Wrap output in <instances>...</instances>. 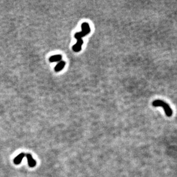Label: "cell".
<instances>
[{"instance_id": "cell-1", "label": "cell", "mask_w": 177, "mask_h": 177, "mask_svg": "<svg viewBox=\"0 0 177 177\" xmlns=\"http://www.w3.org/2000/svg\"><path fill=\"white\" fill-rule=\"evenodd\" d=\"M153 107H163L165 114L168 117H171L173 115V110L170 106L165 101L161 100H155L152 102Z\"/></svg>"}, {"instance_id": "cell-2", "label": "cell", "mask_w": 177, "mask_h": 177, "mask_svg": "<svg viewBox=\"0 0 177 177\" xmlns=\"http://www.w3.org/2000/svg\"><path fill=\"white\" fill-rule=\"evenodd\" d=\"M25 156H27V158L29 166L31 167H33L35 166V165L36 164V161H35V159L33 158V157L32 156V155L30 154H25Z\"/></svg>"}, {"instance_id": "cell-3", "label": "cell", "mask_w": 177, "mask_h": 177, "mask_svg": "<svg viewBox=\"0 0 177 177\" xmlns=\"http://www.w3.org/2000/svg\"><path fill=\"white\" fill-rule=\"evenodd\" d=\"M25 156V154L21 153L20 154L17 155L16 157L14 159V163L16 164H19L21 163L23 158Z\"/></svg>"}, {"instance_id": "cell-4", "label": "cell", "mask_w": 177, "mask_h": 177, "mask_svg": "<svg viewBox=\"0 0 177 177\" xmlns=\"http://www.w3.org/2000/svg\"><path fill=\"white\" fill-rule=\"evenodd\" d=\"M62 57L60 54L54 55V56L50 57V59H49V61H50V62H51V63L60 62V60H62Z\"/></svg>"}, {"instance_id": "cell-5", "label": "cell", "mask_w": 177, "mask_h": 177, "mask_svg": "<svg viewBox=\"0 0 177 177\" xmlns=\"http://www.w3.org/2000/svg\"><path fill=\"white\" fill-rule=\"evenodd\" d=\"M89 33L88 32H86L85 31H81L80 32H77L75 34V38L77 40H79V39H82V38L83 37H85L87 34H88Z\"/></svg>"}, {"instance_id": "cell-6", "label": "cell", "mask_w": 177, "mask_h": 177, "mask_svg": "<svg viewBox=\"0 0 177 177\" xmlns=\"http://www.w3.org/2000/svg\"><path fill=\"white\" fill-rule=\"evenodd\" d=\"M66 65V63L64 61H60V62L55 66V71L56 72H59L64 68Z\"/></svg>"}, {"instance_id": "cell-7", "label": "cell", "mask_w": 177, "mask_h": 177, "mask_svg": "<svg viewBox=\"0 0 177 177\" xmlns=\"http://www.w3.org/2000/svg\"><path fill=\"white\" fill-rule=\"evenodd\" d=\"M81 27H82V31H85V32H88V33H90V28L89 25L88 23L83 22V24H82Z\"/></svg>"}, {"instance_id": "cell-8", "label": "cell", "mask_w": 177, "mask_h": 177, "mask_svg": "<svg viewBox=\"0 0 177 177\" xmlns=\"http://www.w3.org/2000/svg\"><path fill=\"white\" fill-rule=\"evenodd\" d=\"M81 48H82V46H81L80 45L78 44H75L73 46H72V49H73V51L78 52H79L81 50Z\"/></svg>"}, {"instance_id": "cell-9", "label": "cell", "mask_w": 177, "mask_h": 177, "mask_svg": "<svg viewBox=\"0 0 177 177\" xmlns=\"http://www.w3.org/2000/svg\"><path fill=\"white\" fill-rule=\"evenodd\" d=\"M77 44L80 45L81 46H82V44H83V41L82 39H79V40H77Z\"/></svg>"}]
</instances>
